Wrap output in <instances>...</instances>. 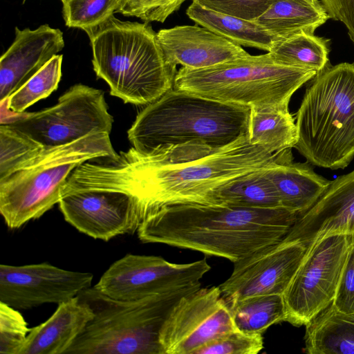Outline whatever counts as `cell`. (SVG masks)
I'll return each instance as SVG.
<instances>
[{"instance_id": "37", "label": "cell", "mask_w": 354, "mask_h": 354, "mask_svg": "<svg viewBox=\"0 0 354 354\" xmlns=\"http://www.w3.org/2000/svg\"><path fill=\"white\" fill-rule=\"evenodd\" d=\"M24 1H26V0H24ZM61 1H63L64 0H61Z\"/></svg>"}, {"instance_id": "15", "label": "cell", "mask_w": 354, "mask_h": 354, "mask_svg": "<svg viewBox=\"0 0 354 354\" xmlns=\"http://www.w3.org/2000/svg\"><path fill=\"white\" fill-rule=\"evenodd\" d=\"M306 251L299 243L270 245L234 263L230 276L219 285L227 304L243 298L283 295Z\"/></svg>"}, {"instance_id": "36", "label": "cell", "mask_w": 354, "mask_h": 354, "mask_svg": "<svg viewBox=\"0 0 354 354\" xmlns=\"http://www.w3.org/2000/svg\"><path fill=\"white\" fill-rule=\"evenodd\" d=\"M330 18L342 22L354 44V0H322Z\"/></svg>"}, {"instance_id": "3", "label": "cell", "mask_w": 354, "mask_h": 354, "mask_svg": "<svg viewBox=\"0 0 354 354\" xmlns=\"http://www.w3.org/2000/svg\"><path fill=\"white\" fill-rule=\"evenodd\" d=\"M250 111L173 88L139 112L128 139L143 155L188 143L221 149L248 134Z\"/></svg>"}, {"instance_id": "25", "label": "cell", "mask_w": 354, "mask_h": 354, "mask_svg": "<svg viewBox=\"0 0 354 354\" xmlns=\"http://www.w3.org/2000/svg\"><path fill=\"white\" fill-rule=\"evenodd\" d=\"M248 137L271 153L292 149L297 140L295 120L288 108H251Z\"/></svg>"}, {"instance_id": "4", "label": "cell", "mask_w": 354, "mask_h": 354, "mask_svg": "<svg viewBox=\"0 0 354 354\" xmlns=\"http://www.w3.org/2000/svg\"><path fill=\"white\" fill-rule=\"evenodd\" d=\"M92 64L110 93L136 105H147L174 88L176 66L166 60L156 32L147 22L111 16L88 31Z\"/></svg>"}, {"instance_id": "35", "label": "cell", "mask_w": 354, "mask_h": 354, "mask_svg": "<svg viewBox=\"0 0 354 354\" xmlns=\"http://www.w3.org/2000/svg\"><path fill=\"white\" fill-rule=\"evenodd\" d=\"M333 304L340 312L354 313V245L344 267Z\"/></svg>"}, {"instance_id": "8", "label": "cell", "mask_w": 354, "mask_h": 354, "mask_svg": "<svg viewBox=\"0 0 354 354\" xmlns=\"http://www.w3.org/2000/svg\"><path fill=\"white\" fill-rule=\"evenodd\" d=\"M110 133L94 132L71 143L45 148L35 159L0 179V212L16 229L41 217L58 203L73 170L100 158L115 159Z\"/></svg>"}, {"instance_id": "16", "label": "cell", "mask_w": 354, "mask_h": 354, "mask_svg": "<svg viewBox=\"0 0 354 354\" xmlns=\"http://www.w3.org/2000/svg\"><path fill=\"white\" fill-rule=\"evenodd\" d=\"M354 234V170L330 183L317 201L297 214L282 243H299L306 248L331 233Z\"/></svg>"}, {"instance_id": "29", "label": "cell", "mask_w": 354, "mask_h": 354, "mask_svg": "<svg viewBox=\"0 0 354 354\" xmlns=\"http://www.w3.org/2000/svg\"><path fill=\"white\" fill-rule=\"evenodd\" d=\"M46 147L8 124L0 125V179L35 159Z\"/></svg>"}, {"instance_id": "18", "label": "cell", "mask_w": 354, "mask_h": 354, "mask_svg": "<svg viewBox=\"0 0 354 354\" xmlns=\"http://www.w3.org/2000/svg\"><path fill=\"white\" fill-rule=\"evenodd\" d=\"M156 36L166 60L174 66L200 69L250 55L241 46L196 25L161 29Z\"/></svg>"}, {"instance_id": "7", "label": "cell", "mask_w": 354, "mask_h": 354, "mask_svg": "<svg viewBox=\"0 0 354 354\" xmlns=\"http://www.w3.org/2000/svg\"><path fill=\"white\" fill-rule=\"evenodd\" d=\"M316 74L279 63L268 52L204 68L182 66L174 88L252 109H288L294 93Z\"/></svg>"}, {"instance_id": "13", "label": "cell", "mask_w": 354, "mask_h": 354, "mask_svg": "<svg viewBox=\"0 0 354 354\" xmlns=\"http://www.w3.org/2000/svg\"><path fill=\"white\" fill-rule=\"evenodd\" d=\"M234 329L219 286L200 288L183 296L173 308L162 328L160 343L163 354H195Z\"/></svg>"}, {"instance_id": "33", "label": "cell", "mask_w": 354, "mask_h": 354, "mask_svg": "<svg viewBox=\"0 0 354 354\" xmlns=\"http://www.w3.org/2000/svg\"><path fill=\"white\" fill-rule=\"evenodd\" d=\"M187 0H120L116 12L145 22L163 23Z\"/></svg>"}, {"instance_id": "20", "label": "cell", "mask_w": 354, "mask_h": 354, "mask_svg": "<svg viewBox=\"0 0 354 354\" xmlns=\"http://www.w3.org/2000/svg\"><path fill=\"white\" fill-rule=\"evenodd\" d=\"M309 162H294L291 149L283 158L265 169L278 194L281 207L302 213L323 194L330 180L317 174Z\"/></svg>"}, {"instance_id": "23", "label": "cell", "mask_w": 354, "mask_h": 354, "mask_svg": "<svg viewBox=\"0 0 354 354\" xmlns=\"http://www.w3.org/2000/svg\"><path fill=\"white\" fill-rule=\"evenodd\" d=\"M330 19L318 0H275L256 21L279 40L315 30Z\"/></svg>"}, {"instance_id": "22", "label": "cell", "mask_w": 354, "mask_h": 354, "mask_svg": "<svg viewBox=\"0 0 354 354\" xmlns=\"http://www.w3.org/2000/svg\"><path fill=\"white\" fill-rule=\"evenodd\" d=\"M187 15L197 24L240 46L270 52L279 39L255 21L247 20L205 8L192 1Z\"/></svg>"}, {"instance_id": "1", "label": "cell", "mask_w": 354, "mask_h": 354, "mask_svg": "<svg viewBox=\"0 0 354 354\" xmlns=\"http://www.w3.org/2000/svg\"><path fill=\"white\" fill-rule=\"evenodd\" d=\"M283 156L250 143L248 134L216 149L188 143L143 155L131 147L103 164L84 162L68 182L128 192L138 197L145 216L166 205L203 204L222 185L270 167Z\"/></svg>"}, {"instance_id": "19", "label": "cell", "mask_w": 354, "mask_h": 354, "mask_svg": "<svg viewBox=\"0 0 354 354\" xmlns=\"http://www.w3.org/2000/svg\"><path fill=\"white\" fill-rule=\"evenodd\" d=\"M93 318L78 296L61 303L46 321L30 328L20 354H64Z\"/></svg>"}, {"instance_id": "30", "label": "cell", "mask_w": 354, "mask_h": 354, "mask_svg": "<svg viewBox=\"0 0 354 354\" xmlns=\"http://www.w3.org/2000/svg\"><path fill=\"white\" fill-rule=\"evenodd\" d=\"M62 2L66 26L87 32L113 16L120 0H64Z\"/></svg>"}, {"instance_id": "34", "label": "cell", "mask_w": 354, "mask_h": 354, "mask_svg": "<svg viewBox=\"0 0 354 354\" xmlns=\"http://www.w3.org/2000/svg\"><path fill=\"white\" fill-rule=\"evenodd\" d=\"M201 6L239 18L255 21L275 0H192Z\"/></svg>"}, {"instance_id": "27", "label": "cell", "mask_w": 354, "mask_h": 354, "mask_svg": "<svg viewBox=\"0 0 354 354\" xmlns=\"http://www.w3.org/2000/svg\"><path fill=\"white\" fill-rule=\"evenodd\" d=\"M269 53L279 63L317 73L330 64L328 40L310 33H297L280 39Z\"/></svg>"}, {"instance_id": "28", "label": "cell", "mask_w": 354, "mask_h": 354, "mask_svg": "<svg viewBox=\"0 0 354 354\" xmlns=\"http://www.w3.org/2000/svg\"><path fill=\"white\" fill-rule=\"evenodd\" d=\"M62 55H55L22 86L6 99L12 111L23 113L39 100L47 97L57 88L62 77Z\"/></svg>"}, {"instance_id": "10", "label": "cell", "mask_w": 354, "mask_h": 354, "mask_svg": "<svg viewBox=\"0 0 354 354\" xmlns=\"http://www.w3.org/2000/svg\"><path fill=\"white\" fill-rule=\"evenodd\" d=\"M113 122L102 90L82 84L71 86L56 104L24 113L8 124L46 148L65 145L94 132L110 133Z\"/></svg>"}, {"instance_id": "2", "label": "cell", "mask_w": 354, "mask_h": 354, "mask_svg": "<svg viewBox=\"0 0 354 354\" xmlns=\"http://www.w3.org/2000/svg\"><path fill=\"white\" fill-rule=\"evenodd\" d=\"M297 216L283 207L180 203L147 213L137 232L143 243L192 250L236 263L281 242Z\"/></svg>"}, {"instance_id": "12", "label": "cell", "mask_w": 354, "mask_h": 354, "mask_svg": "<svg viewBox=\"0 0 354 354\" xmlns=\"http://www.w3.org/2000/svg\"><path fill=\"white\" fill-rule=\"evenodd\" d=\"M210 269L205 258L174 263L161 257L127 254L111 264L94 286L113 299L137 300L200 282Z\"/></svg>"}, {"instance_id": "32", "label": "cell", "mask_w": 354, "mask_h": 354, "mask_svg": "<svg viewBox=\"0 0 354 354\" xmlns=\"http://www.w3.org/2000/svg\"><path fill=\"white\" fill-rule=\"evenodd\" d=\"M29 331L19 311L0 301V353L20 354Z\"/></svg>"}, {"instance_id": "14", "label": "cell", "mask_w": 354, "mask_h": 354, "mask_svg": "<svg viewBox=\"0 0 354 354\" xmlns=\"http://www.w3.org/2000/svg\"><path fill=\"white\" fill-rule=\"evenodd\" d=\"M89 272L66 270L48 263L0 265V301L17 310L59 304L91 286Z\"/></svg>"}, {"instance_id": "31", "label": "cell", "mask_w": 354, "mask_h": 354, "mask_svg": "<svg viewBox=\"0 0 354 354\" xmlns=\"http://www.w3.org/2000/svg\"><path fill=\"white\" fill-rule=\"evenodd\" d=\"M262 335L234 329L205 344L195 354H257L263 348Z\"/></svg>"}, {"instance_id": "11", "label": "cell", "mask_w": 354, "mask_h": 354, "mask_svg": "<svg viewBox=\"0 0 354 354\" xmlns=\"http://www.w3.org/2000/svg\"><path fill=\"white\" fill-rule=\"evenodd\" d=\"M58 204L68 223L105 241L135 232L144 217L138 197L120 189L65 185Z\"/></svg>"}, {"instance_id": "5", "label": "cell", "mask_w": 354, "mask_h": 354, "mask_svg": "<svg viewBox=\"0 0 354 354\" xmlns=\"http://www.w3.org/2000/svg\"><path fill=\"white\" fill-rule=\"evenodd\" d=\"M201 282L142 299H111L95 286L77 296L93 312V318L64 354H163L162 328L175 305Z\"/></svg>"}, {"instance_id": "26", "label": "cell", "mask_w": 354, "mask_h": 354, "mask_svg": "<svg viewBox=\"0 0 354 354\" xmlns=\"http://www.w3.org/2000/svg\"><path fill=\"white\" fill-rule=\"evenodd\" d=\"M227 304L235 329L245 333L263 334L272 325L286 321L283 295L252 296Z\"/></svg>"}, {"instance_id": "6", "label": "cell", "mask_w": 354, "mask_h": 354, "mask_svg": "<svg viewBox=\"0 0 354 354\" xmlns=\"http://www.w3.org/2000/svg\"><path fill=\"white\" fill-rule=\"evenodd\" d=\"M295 148L311 165L336 170L354 157V63L328 65L310 80L296 113Z\"/></svg>"}, {"instance_id": "17", "label": "cell", "mask_w": 354, "mask_h": 354, "mask_svg": "<svg viewBox=\"0 0 354 354\" xmlns=\"http://www.w3.org/2000/svg\"><path fill=\"white\" fill-rule=\"evenodd\" d=\"M64 47L62 32L48 24L15 28V40L0 59V102L8 98Z\"/></svg>"}, {"instance_id": "21", "label": "cell", "mask_w": 354, "mask_h": 354, "mask_svg": "<svg viewBox=\"0 0 354 354\" xmlns=\"http://www.w3.org/2000/svg\"><path fill=\"white\" fill-rule=\"evenodd\" d=\"M305 326L306 353L354 354V313L340 312L332 301Z\"/></svg>"}, {"instance_id": "9", "label": "cell", "mask_w": 354, "mask_h": 354, "mask_svg": "<svg viewBox=\"0 0 354 354\" xmlns=\"http://www.w3.org/2000/svg\"><path fill=\"white\" fill-rule=\"evenodd\" d=\"M353 233H331L314 241L283 293L286 321L306 325L334 299L349 252Z\"/></svg>"}, {"instance_id": "24", "label": "cell", "mask_w": 354, "mask_h": 354, "mask_svg": "<svg viewBox=\"0 0 354 354\" xmlns=\"http://www.w3.org/2000/svg\"><path fill=\"white\" fill-rule=\"evenodd\" d=\"M266 169L241 175L222 185L203 204L257 209L281 207L274 186L265 174Z\"/></svg>"}]
</instances>
